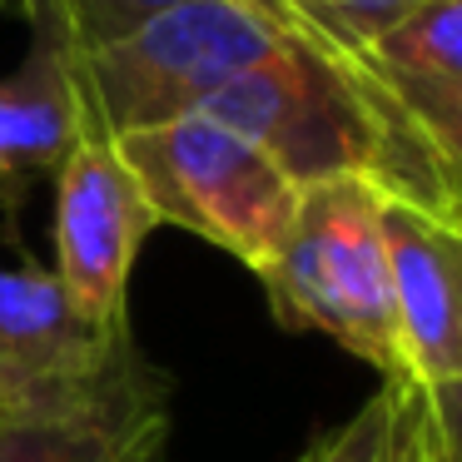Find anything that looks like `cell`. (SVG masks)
I'll return each mask as SVG.
<instances>
[{
  "instance_id": "cell-1",
  "label": "cell",
  "mask_w": 462,
  "mask_h": 462,
  "mask_svg": "<svg viewBox=\"0 0 462 462\" xmlns=\"http://www.w3.org/2000/svg\"><path fill=\"white\" fill-rule=\"evenodd\" d=\"M199 115L254 140L299 189L319 180H363L393 204L462 224V170L442 164L393 110L358 51H343L299 21L269 60L219 90Z\"/></svg>"
},
{
  "instance_id": "cell-2",
  "label": "cell",
  "mask_w": 462,
  "mask_h": 462,
  "mask_svg": "<svg viewBox=\"0 0 462 462\" xmlns=\"http://www.w3.org/2000/svg\"><path fill=\"white\" fill-rule=\"evenodd\" d=\"M254 279L293 333H323L383 383H402L393 269L383 239V194L363 180L303 184L283 239Z\"/></svg>"
},
{
  "instance_id": "cell-3",
  "label": "cell",
  "mask_w": 462,
  "mask_h": 462,
  "mask_svg": "<svg viewBox=\"0 0 462 462\" xmlns=\"http://www.w3.org/2000/svg\"><path fill=\"white\" fill-rule=\"evenodd\" d=\"M293 21L273 0H184L110 45L65 55L80 115L115 134L199 115L219 90L269 60Z\"/></svg>"
},
{
  "instance_id": "cell-4",
  "label": "cell",
  "mask_w": 462,
  "mask_h": 462,
  "mask_svg": "<svg viewBox=\"0 0 462 462\" xmlns=\"http://www.w3.org/2000/svg\"><path fill=\"white\" fill-rule=\"evenodd\" d=\"M170 408V378L134 328H110L51 269H0V418H95Z\"/></svg>"
},
{
  "instance_id": "cell-5",
  "label": "cell",
  "mask_w": 462,
  "mask_h": 462,
  "mask_svg": "<svg viewBox=\"0 0 462 462\" xmlns=\"http://www.w3.org/2000/svg\"><path fill=\"white\" fill-rule=\"evenodd\" d=\"M115 150L140 184L154 224H174L214 244L249 273L269 263L299 184L254 140L214 115H180L154 130L115 134Z\"/></svg>"
},
{
  "instance_id": "cell-6",
  "label": "cell",
  "mask_w": 462,
  "mask_h": 462,
  "mask_svg": "<svg viewBox=\"0 0 462 462\" xmlns=\"http://www.w3.org/2000/svg\"><path fill=\"white\" fill-rule=\"evenodd\" d=\"M402 383L432 438L462 457V244L457 224L383 199Z\"/></svg>"
},
{
  "instance_id": "cell-7",
  "label": "cell",
  "mask_w": 462,
  "mask_h": 462,
  "mask_svg": "<svg viewBox=\"0 0 462 462\" xmlns=\"http://www.w3.org/2000/svg\"><path fill=\"white\" fill-rule=\"evenodd\" d=\"M85 120V115H80ZM55 279L70 289L90 319L110 328H130V273L140 244L154 234V214L144 204L120 150L90 120L80 140L55 170Z\"/></svg>"
},
{
  "instance_id": "cell-8",
  "label": "cell",
  "mask_w": 462,
  "mask_h": 462,
  "mask_svg": "<svg viewBox=\"0 0 462 462\" xmlns=\"http://www.w3.org/2000/svg\"><path fill=\"white\" fill-rule=\"evenodd\" d=\"M358 60L432 154L462 170V0H418L358 45Z\"/></svg>"
},
{
  "instance_id": "cell-9",
  "label": "cell",
  "mask_w": 462,
  "mask_h": 462,
  "mask_svg": "<svg viewBox=\"0 0 462 462\" xmlns=\"http://www.w3.org/2000/svg\"><path fill=\"white\" fill-rule=\"evenodd\" d=\"M80 125V90L65 51L31 35V55L0 75V194L15 199L31 180L60 170Z\"/></svg>"
},
{
  "instance_id": "cell-10",
  "label": "cell",
  "mask_w": 462,
  "mask_h": 462,
  "mask_svg": "<svg viewBox=\"0 0 462 462\" xmlns=\"http://www.w3.org/2000/svg\"><path fill=\"white\" fill-rule=\"evenodd\" d=\"M0 462H170V408L0 422Z\"/></svg>"
},
{
  "instance_id": "cell-11",
  "label": "cell",
  "mask_w": 462,
  "mask_h": 462,
  "mask_svg": "<svg viewBox=\"0 0 462 462\" xmlns=\"http://www.w3.org/2000/svg\"><path fill=\"white\" fill-rule=\"evenodd\" d=\"M418 412L422 402L408 383H383L353 418L328 428L299 462H402Z\"/></svg>"
},
{
  "instance_id": "cell-12",
  "label": "cell",
  "mask_w": 462,
  "mask_h": 462,
  "mask_svg": "<svg viewBox=\"0 0 462 462\" xmlns=\"http://www.w3.org/2000/svg\"><path fill=\"white\" fill-rule=\"evenodd\" d=\"M184 0H35L31 35L60 45L65 55H85L95 45H110L130 35L134 25L174 11Z\"/></svg>"
},
{
  "instance_id": "cell-13",
  "label": "cell",
  "mask_w": 462,
  "mask_h": 462,
  "mask_svg": "<svg viewBox=\"0 0 462 462\" xmlns=\"http://www.w3.org/2000/svg\"><path fill=\"white\" fill-rule=\"evenodd\" d=\"M283 15H293L299 25H309L313 35L358 51L368 35H378L388 21H398L402 11H412L418 0H273Z\"/></svg>"
},
{
  "instance_id": "cell-14",
  "label": "cell",
  "mask_w": 462,
  "mask_h": 462,
  "mask_svg": "<svg viewBox=\"0 0 462 462\" xmlns=\"http://www.w3.org/2000/svg\"><path fill=\"white\" fill-rule=\"evenodd\" d=\"M402 462H462L457 452H448L438 438H432V428H428V418L418 412V428H412V442H408V457Z\"/></svg>"
},
{
  "instance_id": "cell-15",
  "label": "cell",
  "mask_w": 462,
  "mask_h": 462,
  "mask_svg": "<svg viewBox=\"0 0 462 462\" xmlns=\"http://www.w3.org/2000/svg\"><path fill=\"white\" fill-rule=\"evenodd\" d=\"M0 11H5V15H15V21H25V25H31V15H35V0H0Z\"/></svg>"
},
{
  "instance_id": "cell-16",
  "label": "cell",
  "mask_w": 462,
  "mask_h": 462,
  "mask_svg": "<svg viewBox=\"0 0 462 462\" xmlns=\"http://www.w3.org/2000/svg\"><path fill=\"white\" fill-rule=\"evenodd\" d=\"M0 422H5V418H0Z\"/></svg>"
}]
</instances>
